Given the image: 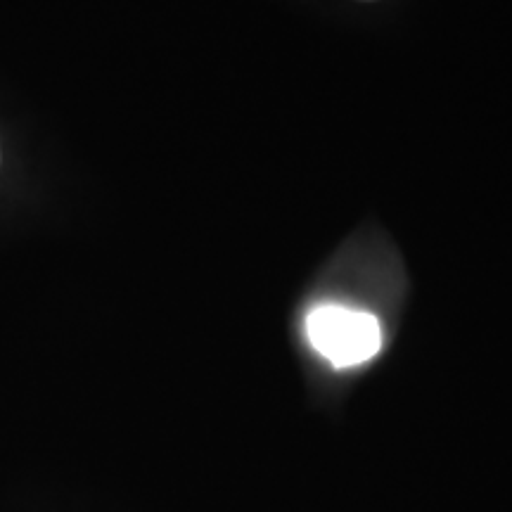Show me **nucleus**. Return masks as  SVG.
<instances>
[{
    "label": "nucleus",
    "mask_w": 512,
    "mask_h": 512,
    "mask_svg": "<svg viewBox=\"0 0 512 512\" xmlns=\"http://www.w3.org/2000/svg\"><path fill=\"white\" fill-rule=\"evenodd\" d=\"M311 347L332 366L349 368L366 363L382 347L380 323L370 313L325 304L311 311L306 320Z\"/></svg>",
    "instance_id": "1"
}]
</instances>
